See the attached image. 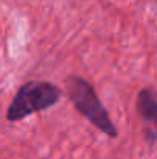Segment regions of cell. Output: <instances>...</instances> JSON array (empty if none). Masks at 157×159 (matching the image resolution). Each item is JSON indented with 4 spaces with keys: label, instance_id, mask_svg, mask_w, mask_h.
<instances>
[{
    "label": "cell",
    "instance_id": "6da1fadb",
    "mask_svg": "<svg viewBox=\"0 0 157 159\" xmlns=\"http://www.w3.org/2000/svg\"><path fill=\"white\" fill-rule=\"evenodd\" d=\"M65 90L72 105L85 119H88L94 127H97L109 138H117L119 131L112 124L109 113L100 102L94 87L88 80L80 76H69L65 82Z\"/></svg>",
    "mask_w": 157,
    "mask_h": 159
},
{
    "label": "cell",
    "instance_id": "7a4b0ae2",
    "mask_svg": "<svg viewBox=\"0 0 157 159\" xmlns=\"http://www.w3.org/2000/svg\"><path fill=\"white\" fill-rule=\"evenodd\" d=\"M60 98L62 91L57 85L46 80H29L17 90L6 110V119L9 122H19L29 114L51 108Z\"/></svg>",
    "mask_w": 157,
    "mask_h": 159
},
{
    "label": "cell",
    "instance_id": "3957f363",
    "mask_svg": "<svg viewBox=\"0 0 157 159\" xmlns=\"http://www.w3.org/2000/svg\"><path fill=\"white\" fill-rule=\"evenodd\" d=\"M137 111L140 114V117L150 124H156L157 119V102H156V94L153 88H143L140 90L139 96H137Z\"/></svg>",
    "mask_w": 157,
    "mask_h": 159
}]
</instances>
